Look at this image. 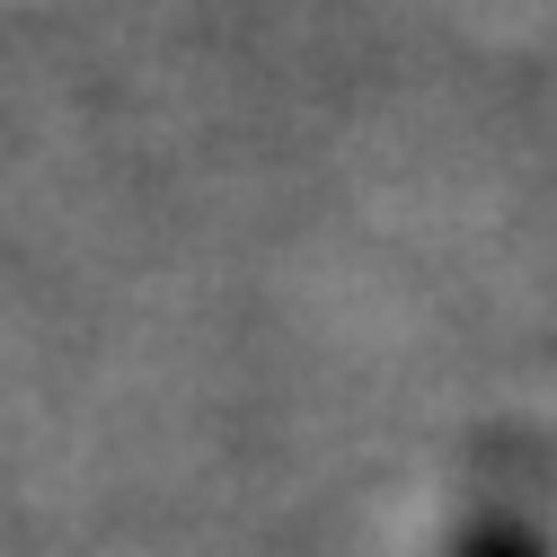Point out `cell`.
I'll return each mask as SVG.
<instances>
[{"label":"cell","instance_id":"6da1fadb","mask_svg":"<svg viewBox=\"0 0 557 557\" xmlns=\"http://www.w3.org/2000/svg\"><path fill=\"white\" fill-rule=\"evenodd\" d=\"M460 557H540V540H531V531H522L513 513H486V522H469Z\"/></svg>","mask_w":557,"mask_h":557}]
</instances>
